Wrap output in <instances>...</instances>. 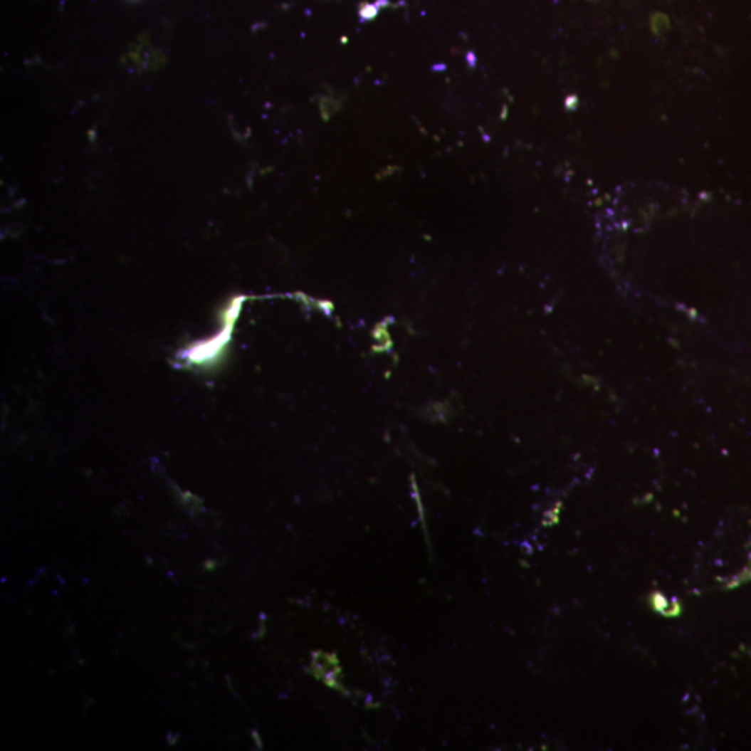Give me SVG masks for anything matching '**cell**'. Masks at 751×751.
<instances>
[{"label": "cell", "instance_id": "cell-4", "mask_svg": "<svg viewBox=\"0 0 751 751\" xmlns=\"http://www.w3.org/2000/svg\"><path fill=\"white\" fill-rule=\"evenodd\" d=\"M662 615L668 616V618H675V616H679L682 614V604L676 599H673L672 601L668 602V605L663 608V611L661 612Z\"/></svg>", "mask_w": 751, "mask_h": 751}, {"label": "cell", "instance_id": "cell-3", "mask_svg": "<svg viewBox=\"0 0 751 751\" xmlns=\"http://www.w3.org/2000/svg\"><path fill=\"white\" fill-rule=\"evenodd\" d=\"M668 599L662 594L661 592H653L650 596H648V604L651 605V608L656 611V612H660L661 614L663 611V608L668 605Z\"/></svg>", "mask_w": 751, "mask_h": 751}, {"label": "cell", "instance_id": "cell-2", "mask_svg": "<svg viewBox=\"0 0 751 751\" xmlns=\"http://www.w3.org/2000/svg\"><path fill=\"white\" fill-rule=\"evenodd\" d=\"M749 580H751V554L747 567H746L743 571L740 572L739 574H736L735 577H732V579L726 583L725 589H735V587H737V586H740V584H743V583H746V582H749Z\"/></svg>", "mask_w": 751, "mask_h": 751}, {"label": "cell", "instance_id": "cell-1", "mask_svg": "<svg viewBox=\"0 0 751 751\" xmlns=\"http://www.w3.org/2000/svg\"><path fill=\"white\" fill-rule=\"evenodd\" d=\"M309 672L317 678V679H323L325 676L327 675H332V673H338L341 672V666H340V661L338 658L335 657V654H329V653H323V651H317L313 654L312 657V662H310V666H309Z\"/></svg>", "mask_w": 751, "mask_h": 751}]
</instances>
